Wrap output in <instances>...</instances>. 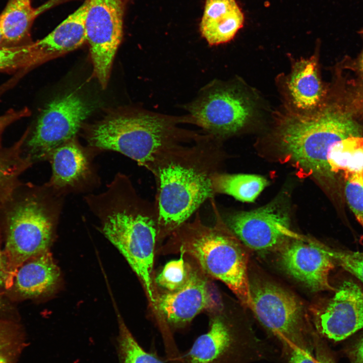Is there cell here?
I'll list each match as a JSON object with an SVG mask.
<instances>
[{
	"label": "cell",
	"instance_id": "cell-1",
	"mask_svg": "<svg viewBox=\"0 0 363 363\" xmlns=\"http://www.w3.org/2000/svg\"><path fill=\"white\" fill-rule=\"evenodd\" d=\"M221 142L201 135L192 143L164 150L152 163L149 171L156 184L158 240L168 237L214 198L212 178L222 171L224 158Z\"/></svg>",
	"mask_w": 363,
	"mask_h": 363
},
{
	"label": "cell",
	"instance_id": "cell-2",
	"mask_svg": "<svg viewBox=\"0 0 363 363\" xmlns=\"http://www.w3.org/2000/svg\"><path fill=\"white\" fill-rule=\"evenodd\" d=\"M85 201L99 220L102 233L140 279L155 308L152 272L158 224L154 202L142 198L130 178L122 173H116L103 191L86 195Z\"/></svg>",
	"mask_w": 363,
	"mask_h": 363
},
{
	"label": "cell",
	"instance_id": "cell-3",
	"mask_svg": "<svg viewBox=\"0 0 363 363\" xmlns=\"http://www.w3.org/2000/svg\"><path fill=\"white\" fill-rule=\"evenodd\" d=\"M348 97L327 104L311 115L292 114L282 120L276 133L280 157L296 169L331 189L327 157L337 142L363 136V129Z\"/></svg>",
	"mask_w": 363,
	"mask_h": 363
},
{
	"label": "cell",
	"instance_id": "cell-4",
	"mask_svg": "<svg viewBox=\"0 0 363 363\" xmlns=\"http://www.w3.org/2000/svg\"><path fill=\"white\" fill-rule=\"evenodd\" d=\"M210 201L215 224H205L197 211L192 221L186 222L168 236L163 251L189 256L208 277L224 283L245 307L252 310L246 252L226 225L214 198Z\"/></svg>",
	"mask_w": 363,
	"mask_h": 363
},
{
	"label": "cell",
	"instance_id": "cell-5",
	"mask_svg": "<svg viewBox=\"0 0 363 363\" xmlns=\"http://www.w3.org/2000/svg\"><path fill=\"white\" fill-rule=\"evenodd\" d=\"M64 196L46 183L21 182L6 203L0 217L3 250L14 275L25 262L48 251Z\"/></svg>",
	"mask_w": 363,
	"mask_h": 363
},
{
	"label": "cell",
	"instance_id": "cell-6",
	"mask_svg": "<svg viewBox=\"0 0 363 363\" xmlns=\"http://www.w3.org/2000/svg\"><path fill=\"white\" fill-rule=\"evenodd\" d=\"M200 135L178 128L169 117L139 113L105 119L88 129L86 139L96 152L116 151L149 170L163 151L192 143Z\"/></svg>",
	"mask_w": 363,
	"mask_h": 363
},
{
	"label": "cell",
	"instance_id": "cell-7",
	"mask_svg": "<svg viewBox=\"0 0 363 363\" xmlns=\"http://www.w3.org/2000/svg\"><path fill=\"white\" fill-rule=\"evenodd\" d=\"M91 107L73 93L51 101L43 110L34 126L23 134L21 150L33 165L48 160L57 146L75 137Z\"/></svg>",
	"mask_w": 363,
	"mask_h": 363
},
{
	"label": "cell",
	"instance_id": "cell-8",
	"mask_svg": "<svg viewBox=\"0 0 363 363\" xmlns=\"http://www.w3.org/2000/svg\"><path fill=\"white\" fill-rule=\"evenodd\" d=\"M252 311L259 321L283 341L302 343L306 329L302 304L291 292L264 278L250 280Z\"/></svg>",
	"mask_w": 363,
	"mask_h": 363
},
{
	"label": "cell",
	"instance_id": "cell-9",
	"mask_svg": "<svg viewBox=\"0 0 363 363\" xmlns=\"http://www.w3.org/2000/svg\"><path fill=\"white\" fill-rule=\"evenodd\" d=\"M124 7L122 0H88L85 18L94 76L106 86L113 60L123 33Z\"/></svg>",
	"mask_w": 363,
	"mask_h": 363
},
{
	"label": "cell",
	"instance_id": "cell-10",
	"mask_svg": "<svg viewBox=\"0 0 363 363\" xmlns=\"http://www.w3.org/2000/svg\"><path fill=\"white\" fill-rule=\"evenodd\" d=\"M194 123L221 141L243 128L250 119V102L237 90L215 87L207 90L189 107Z\"/></svg>",
	"mask_w": 363,
	"mask_h": 363
},
{
	"label": "cell",
	"instance_id": "cell-11",
	"mask_svg": "<svg viewBox=\"0 0 363 363\" xmlns=\"http://www.w3.org/2000/svg\"><path fill=\"white\" fill-rule=\"evenodd\" d=\"M223 219L240 242L258 251L282 247L298 236L290 229L287 209L278 201L253 210L231 213Z\"/></svg>",
	"mask_w": 363,
	"mask_h": 363
},
{
	"label": "cell",
	"instance_id": "cell-12",
	"mask_svg": "<svg viewBox=\"0 0 363 363\" xmlns=\"http://www.w3.org/2000/svg\"><path fill=\"white\" fill-rule=\"evenodd\" d=\"M207 278L194 262L191 264L188 280L182 288L156 295L155 309L170 329L184 328L203 311L221 308L219 299L210 290Z\"/></svg>",
	"mask_w": 363,
	"mask_h": 363
},
{
	"label": "cell",
	"instance_id": "cell-13",
	"mask_svg": "<svg viewBox=\"0 0 363 363\" xmlns=\"http://www.w3.org/2000/svg\"><path fill=\"white\" fill-rule=\"evenodd\" d=\"M93 148L81 146L75 138L56 147L48 160L51 166V176L47 184L65 195L88 191L98 183L93 163Z\"/></svg>",
	"mask_w": 363,
	"mask_h": 363
},
{
	"label": "cell",
	"instance_id": "cell-14",
	"mask_svg": "<svg viewBox=\"0 0 363 363\" xmlns=\"http://www.w3.org/2000/svg\"><path fill=\"white\" fill-rule=\"evenodd\" d=\"M279 261L288 274L311 290L333 289L329 275L335 262L326 247L309 243L298 236L281 247Z\"/></svg>",
	"mask_w": 363,
	"mask_h": 363
},
{
	"label": "cell",
	"instance_id": "cell-15",
	"mask_svg": "<svg viewBox=\"0 0 363 363\" xmlns=\"http://www.w3.org/2000/svg\"><path fill=\"white\" fill-rule=\"evenodd\" d=\"M319 332L335 341L343 340L363 328V291L345 281L316 314Z\"/></svg>",
	"mask_w": 363,
	"mask_h": 363
},
{
	"label": "cell",
	"instance_id": "cell-16",
	"mask_svg": "<svg viewBox=\"0 0 363 363\" xmlns=\"http://www.w3.org/2000/svg\"><path fill=\"white\" fill-rule=\"evenodd\" d=\"M60 275L58 267L47 251L29 259L18 267L7 293L20 299L48 294L56 288Z\"/></svg>",
	"mask_w": 363,
	"mask_h": 363
},
{
	"label": "cell",
	"instance_id": "cell-17",
	"mask_svg": "<svg viewBox=\"0 0 363 363\" xmlns=\"http://www.w3.org/2000/svg\"><path fill=\"white\" fill-rule=\"evenodd\" d=\"M88 5V0H85L48 35L31 43L37 66L76 49L86 41L85 23Z\"/></svg>",
	"mask_w": 363,
	"mask_h": 363
},
{
	"label": "cell",
	"instance_id": "cell-18",
	"mask_svg": "<svg viewBox=\"0 0 363 363\" xmlns=\"http://www.w3.org/2000/svg\"><path fill=\"white\" fill-rule=\"evenodd\" d=\"M244 21L235 0H206L200 30L210 45H218L231 40Z\"/></svg>",
	"mask_w": 363,
	"mask_h": 363
},
{
	"label": "cell",
	"instance_id": "cell-19",
	"mask_svg": "<svg viewBox=\"0 0 363 363\" xmlns=\"http://www.w3.org/2000/svg\"><path fill=\"white\" fill-rule=\"evenodd\" d=\"M294 104L302 109L317 107L324 96V89L314 59L303 60L295 66L288 82Z\"/></svg>",
	"mask_w": 363,
	"mask_h": 363
},
{
	"label": "cell",
	"instance_id": "cell-20",
	"mask_svg": "<svg viewBox=\"0 0 363 363\" xmlns=\"http://www.w3.org/2000/svg\"><path fill=\"white\" fill-rule=\"evenodd\" d=\"M42 9H34L31 0H9L0 14V32L5 45L26 44L33 22Z\"/></svg>",
	"mask_w": 363,
	"mask_h": 363
},
{
	"label": "cell",
	"instance_id": "cell-21",
	"mask_svg": "<svg viewBox=\"0 0 363 363\" xmlns=\"http://www.w3.org/2000/svg\"><path fill=\"white\" fill-rule=\"evenodd\" d=\"M23 135L9 147L0 148V217L4 205L21 182L20 177L33 164L22 152ZM2 234L0 224V243Z\"/></svg>",
	"mask_w": 363,
	"mask_h": 363
},
{
	"label": "cell",
	"instance_id": "cell-22",
	"mask_svg": "<svg viewBox=\"0 0 363 363\" xmlns=\"http://www.w3.org/2000/svg\"><path fill=\"white\" fill-rule=\"evenodd\" d=\"M268 185L264 177L253 174H230L222 171L212 178L214 194H225L243 202H254Z\"/></svg>",
	"mask_w": 363,
	"mask_h": 363
},
{
	"label": "cell",
	"instance_id": "cell-23",
	"mask_svg": "<svg viewBox=\"0 0 363 363\" xmlns=\"http://www.w3.org/2000/svg\"><path fill=\"white\" fill-rule=\"evenodd\" d=\"M327 163L333 187L340 172L363 170V136H353L335 143L331 148Z\"/></svg>",
	"mask_w": 363,
	"mask_h": 363
},
{
	"label": "cell",
	"instance_id": "cell-24",
	"mask_svg": "<svg viewBox=\"0 0 363 363\" xmlns=\"http://www.w3.org/2000/svg\"><path fill=\"white\" fill-rule=\"evenodd\" d=\"M117 342L120 363H167L156 351L145 350L120 319Z\"/></svg>",
	"mask_w": 363,
	"mask_h": 363
},
{
	"label": "cell",
	"instance_id": "cell-25",
	"mask_svg": "<svg viewBox=\"0 0 363 363\" xmlns=\"http://www.w3.org/2000/svg\"><path fill=\"white\" fill-rule=\"evenodd\" d=\"M35 67L31 43L0 45V73L27 72Z\"/></svg>",
	"mask_w": 363,
	"mask_h": 363
},
{
	"label": "cell",
	"instance_id": "cell-26",
	"mask_svg": "<svg viewBox=\"0 0 363 363\" xmlns=\"http://www.w3.org/2000/svg\"><path fill=\"white\" fill-rule=\"evenodd\" d=\"M180 258L167 262L155 278V282L167 292L182 288L188 280L191 264L184 259V254Z\"/></svg>",
	"mask_w": 363,
	"mask_h": 363
},
{
	"label": "cell",
	"instance_id": "cell-27",
	"mask_svg": "<svg viewBox=\"0 0 363 363\" xmlns=\"http://www.w3.org/2000/svg\"><path fill=\"white\" fill-rule=\"evenodd\" d=\"M344 195L350 209L363 228V170L344 172Z\"/></svg>",
	"mask_w": 363,
	"mask_h": 363
},
{
	"label": "cell",
	"instance_id": "cell-28",
	"mask_svg": "<svg viewBox=\"0 0 363 363\" xmlns=\"http://www.w3.org/2000/svg\"><path fill=\"white\" fill-rule=\"evenodd\" d=\"M326 249L334 262L363 283V252Z\"/></svg>",
	"mask_w": 363,
	"mask_h": 363
},
{
	"label": "cell",
	"instance_id": "cell-29",
	"mask_svg": "<svg viewBox=\"0 0 363 363\" xmlns=\"http://www.w3.org/2000/svg\"><path fill=\"white\" fill-rule=\"evenodd\" d=\"M20 336L19 326L13 322L0 320V351L12 347Z\"/></svg>",
	"mask_w": 363,
	"mask_h": 363
},
{
	"label": "cell",
	"instance_id": "cell-30",
	"mask_svg": "<svg viewBox=\"0 0 363 363\" xmlns=\"http://www.w3.org/2000/svg\"><path fill=\"white\" fill-rule=\"evenodd\" d=\"M29 110L26 107L22 109H10L0 115V148L2 145V136L5 130L12 124L28 116Z\"/></svg>",
	"mask_w": 363,
	"mask_h": 363
},
{
	"label": "cell",
	"instance_id": "cell-31",
	"mask_svg": "<svg viewBox=\"0 0 363 363\" xmlns=\"http://www.w3.org/2000/svg\"><path fill=\"white\" fill-rule=\"evenodd\" d=\"M14 275L12 273L8 258L0 248V295L7 293L11 288Z\"/></svg>",
	"mask_w": 363,
	"mask_h": 363
},
{
	"label": "cell",
	"instance_id": "cell-32",
	"mask_svg": "<svg viewBox=\"0 0 363 363\" xmlns=\"http://www.w3.org/2000/svg\"><path fill=\"white\" fill-rule=\"evenodd\" d=\"M289 363H317L316 359L307 347L295 345L290 353Z\"/></svg>",
	"mask_w": 363,
	"mask_h": 363
},
{
	"label": "cell",
	"instance_id": "cell-33",
	"mask_svg": "<svg viewBox=\"0 0 363 363\" xmlns=\"http://www.w3.org/2000/svg\"><path fill=\"white\" fill-rule=\"evenodd\" d=\"M348 99L357 116L363 115V86L350 94Z\"/></svg>",
	"mask_w": 363,
	"mask_h": 363
},
{
	"label": "cell",
	"instance_id": "cell-34",
	"mask_svg": "<svg viewBox=\"0 0 363 363\" xmlns=\"http://www.w3.org/2000/svg\"><path fill=\"white\" fill-rule=\"evenodd\" d=\"M350 356L353 363H363V336L352 347Z\"/></svg>",
	"mask_w": 363,
	"mask_h": 363
},
{
	"label": "cell",
	"instance_id": "cell-35",
	"mask_svg": "<svg viewBox=\"0 0 363 363\" xmlns=\"http://www.w3.org/2000/svg\"><path fill=\"white\" fill-rule=\"evenodd\" d=\"M359 32L363 39V29ZM357 68L363 80V49L357 61Z\"/></svg>",
	"mask_w": 363,
	"mask_h": 363
},
{
	"label": "cell",
	"instance_id": "cell-36",
	"mask_svg": "<svg viewBox=\"0 0 363 363\" xmlns=\"http://www.w3.org/2000/svg\"><path fill=\"white\" fill-rule=\"evenodd\" d=\"M317 363H334L333 361L324 355L318 354L316 358Z\"/></svg>",
	"mask_w": 363,
	"mask_h": 363
},
{
	"label": "cell",
	"instance_id": "cell-37",
	"mask_svg": "<svg viewBox=\"0 0 363 363\" xmlns=\"http://www.w3.org/2000/svg\"><path fill=\"white\" fill-rule=\"evenodd\" d=\"M8 306L7 305L6 302L0 295V312L5 311L7 309H8Z\"/></svg>",
	"mask_w": 363,
	"mask_h": 363
},
{
	"label": "cell",
	"instance_id": "cell-38",
	"mask_svg": "<svg viewBox=\"0 0 363 363\" xmlns=\"http://www.w3.org/2000/svg\"><path fill=\"white\" fill-rule=\"evenodd\" d=\"M0 363H8L7 358L1 354H0Z\"/></svg>",
	"mask_w": 363,
	"mask_h": 363
},
{
	"label": "cell",
	"instance_id": "cell-39",
	"mask_svg": "<svg viewBox=\"0 0 363 363\" xmlns=\"http://www.w3.org/2000/svg\"><path fill=\"white\" fill-rule=\"evenodd\" d=\"M5 45V43L2 35L0 32V45Z\"/></svg>",
	"mask_w": 363,
	"mask_h": 363
}]
</instances>
